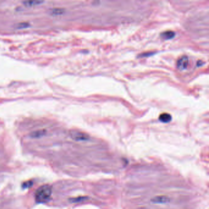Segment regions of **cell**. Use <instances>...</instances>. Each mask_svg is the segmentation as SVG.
<instances>
[{
  "label": "cell",
  "instance_id": "12",
  "mask_svg": "<svg viewBox=\"0 0 209 209\" xmlns=\"http://www.w3.org/2000/svg\"><path fill=\"white\" fill-rule=\"evenodd\" d=\"M28 26V23H20L19 25V28H26Z\"/></svg>",
  "mask_w": 209,
  "mask_h": 209
},
{
  "label": "cell",
  "instance_id": "1",
  "mask_svg": "<svg viewBox=\"0 0 209 209\" xmlns=\"http://www.w3.org/2000/svg\"><path fill=\"white\" fill-rule=\"evenodd\" d=\"M52 188L50 185H44L39 187L35 192V199L38 203L47 202L50 198Z\"/></svg>",
  "mask_w": 209,
  "mask_h": 209
},
{
  "label": "cell",
  "instance_id": "5",
  "mask_svg": "<svg viewBox=\"0 0 209 209\" xmlns=\"http://www.w3.org/2000/svg\"><path fill=\"white\" fill-rule=\"evenodd\" d=\"M159 120L163 123H169L172 120V116L168 113H163L159 116Z\"/></svg>",
  "mask_w": 209,
  "mask_h": 209
},
{
  "label": "cell",
  "instance_id": "4",
  "mask_svg": "<svg viewBox=\"0 0 209 209\" xmlns=\"http://www.w3.org/2000/svg\"><path fill=\"white\" fill-rule=\"evenodd\" d=\"M169 198L166 196H157L152 199V202L155 204H166L169 202Z\"/></svg>",
  "mask_w": 209,
  "mask_h": 209
},
{
  "label": "cell",
  "instance_id": "6",
  "mask_svg": "<svg viewBox=\"0 0 209 209\" xmlns=\"http://www.w3.org/2000/svg\"><path fill=\"white\" fill-rule=\"evenodd\" d=\"M175 33L172 31H166L161 34V37L164 40H169L175 36Z\"/></svg>",
  "mask_w": 209,
  "mask_h": 209
},
{
  "label": "cell",
  "instance_id": "7",
  "mask_svg": "<svg viewBox=\"0 0 209 209\" xmlns=\"http://www.w3.org/2000/svg\"><path fill=\"white\" fill-rule=\"evenodd\" d=\"M43 2L44 1H24L23 3L25 6L32 7V6H36L40 5V4Z\"/></svg>",
  "mask_w": 209,
  "mask_h": 209
},
{
  "label": "cell",
  "instance_id": "9",
  "mask_svg": "<svg viewBox=\"0 0 209 209\" xmlns=\"http://www.w3.org/2000/svg\"><path fill=\"white\" fill-rule=\"evenodd\" d=\"M64 10L61 8H54L50 11V14L52 16H59L64 13Z\"/></svg>",
  "mask_w": 209,
  "mask_h": 209
},
{
  "label": "cell",
  "instance_id": "2",
  "mask_svg": "<svg viewBox=\"0 0 209 209\" xmlns=\"http://www.w3.org/2000/svg\"><path fill=\"white\" fill-rule=\"evenodd\" d=\"M69 135L73 139L77 140V141L87 140L90 138L89 135L87 134L83 133L82 131H78V130H76L70 131Z\"/></svg>",
  "mask_w": 209,
  "mask_h": 209
},
{
  "label": "cell",
  "instance_id": "8",
  "mask_svg": "<svg viewBox=\"0 0 209 209\" xmlns=\"http://www.w3.org/2000/svg\"><path fill=\"white\" fill-rule=\"evenodd\" d=\"M46 134V130H39L35 131H33L31 134V137L33 138H39L43 135H44Z\"/></svg>",
  "mask_w": 209,
  "mask_h": 209
},
{
  "label": "cell",
  "instance_id": "10",
  "mask_svg": "<svg viewBox=\"0 0 209 209\" xmlns=\"http://www.w3.org/2000/svg\"><path fill=\"white\" fill-rule=\"evenodd\" d=\"M87 197H75V198H72L70 199V201L72 202H80V201H83L85 199H87Z\"/></svg>",
  "mask_w": 209,
  "mask_h": 209
},
{
  "label": "cell",
  "instance_id": "11",
  "mask_svg": "<svg viewBox=\"0 0 209 209\" xmlns=\"http://www.w3.org/2000/svg\"><path fill=\"white\" fill-rule=\"evenodd\" d=\"M32 185H33V182L31 180H29V181H27V182L23 183L22 187H23V188H28L31 187Z\"/></svg>",
  "mask_w": 209,
  "mask_h": 209
},
{
  "label": "cell",
  "instance_id": "3",
  "mask_svg": "<svg viewBox=\"0 0 209 209\" xmlns=\"http://www.w3.org/2000/svg\"><path fill=\"white\" fill-rule=\"evenodd\" d=\"M188 57L186 55H183L178 58L177 62V67L178 69L182 71L188 67Z\"/></svg>",
  "mask_w": 209,
  "mask_h": 209
}]
</instances>
